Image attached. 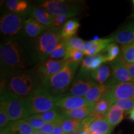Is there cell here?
I'll use <instances>...</instances> for the list:
<instances>
[{"label":"cell","mask_w":134,"mask_h":134,"mask_svg":"<svg viewBox=\"0 0 134 134\" xmlns=\"http://www.w3.org/2000/svg\"><path fill=\"white\" fill-rule=\"evenodd\" d=\"M31 39L26 37H11L1 42L0 46L1 79L39 64Z\"/></svg>","instance_id":"1"},{"label":"cell","mask_w":134,"mask_h":134,"mask_svg":"<svg viewBox=\"0 0 134 134\" xmlns=\"http://www.w3.org/2000/svg\"><path fill=\"white\" fill-rule=\"evenodd\" d=\"M37 67L1 79V92H8L23 98L29 97L41 86L42 81L37 72Z\"/></svg>","instance_id":"2"},{"label":"cell","mask_w":134,"mask_h":134,"mask_svg":"<svg viewBox=\"0 0 134 134\" xmlns=\"http://www.w3.org/2000/svg\"><path fill=\"white\" fill-rule=\"evenodd\" d=\"M80 63L68 62L59 72L42 81L41 86L56 98H62L70 90Z\"/></svg>","instance_id":"3"},{"label":"cell","mask_w":134,"mask_h":134,"mask_svg":"<svg viewBox=\"0 0 134 134\" xmlns=\"http://www.w3.org/2000/svg\"><path fill=\"white\" fill-rule=\"evenodd\" d=\"M59 99L52 96L47 90L41 86L29 97L25 98L27 117L52 109L56 107Z\"/></svg>","instance_id":"4"},{"label":"cell","mask_w":134,"mask_h":134,"mask_svg":"<svg viewBox=\"0 0 134 134\" xmlns=\"http://www.w3.org/2000/svg\"><path fill=\"white\" fill-rule=\"evenodd\" d=\"M62 41L61 29L50 28L32 40L34 49L39 63L49 58L50 55Z\"/></svg>","instance_id":"5"},{"label":"cell","mask_w":134,"mask_h":134,"mask_svg":"<svg viewBox=\"0 0 134 134\" xmlns=\"http://www.w3.org/2000/svg\"><path fill=\"white\" fill-rule=\"evenodd\" d=\"M0 106L5 109L10 122L21 120L27 117L25 98L8 92H1Z\"/></svg>","instance_id":"6"},{"label":"cell","mask_w":134,"mask_h":134,"mask_svg":"<svg viewBox=\"0 0 134 134\" xmlns=\"http://www.w3.org/2000/svg\"><path fill=\"white\" fill-rule=\"evenodd\" d=\"M41 7L46 9L53 16L66 15L73 18L80 14L82 11V6L77 3L63 0H48L43 1Z\"/></svg>","instance_id":"7"},{"label":"cell","mask_w":134,"mask_h":134,"mask_svg":"<svg viewBox=\"0 0 134 134\" xmlns=\"http://www.w3.org/2000/svg\"><path fill=\"white\" fill-rule=\"evenodd\" d=\"M90 72L80 68L75 77L71 88L65 96L71 95L80 97L86 96L88 91L98 84L91 78Z\"/></svg>","instance_id":"8"},{"label":"cell","mask_w":134,"mask_h":134,"mask_svg":"<svg viewBox=\"0 0 134 134\" xmlns=\"http://www.w3.org/2000/svg\"><path fill=\"white\" fill-rule=\"evenodd\" d=\"M24 21L23 16L15 13H7L1 17L0 30L8 37H16L24 29Z\"/></svg>","instance_id":"9"},{"label":"cell","mask_w":134,"mask_h":134,"mask_svg":"<svg viewBox=\"0 0 134 134\" xmlns=\"http://www.w3.org/2000/svg\"><path fill=\"white\" fill-rule=\"evenodd\" d=\"M125 63L120 53L116 59L110 63L112 74L110 80L107 83L110 86L117 83L134 82V80L125 66Z\"/></svg>","instance_id":"10"},{"label":"cell","mask_w":134,"mask_h":134,"mask_svg":"<svg viewBox=\"0 0 134 134\" xmlns=\"http://www.w3.org/2000/svg\"><path fill=\"white\" fill-rule=\"evenodd\" d=\"M68 62L66 60L48 59L39 63L37 67V72L41 81L48 79L64 68Z\"/></svg>","instance_id":"11"},{"label":"cell","mask_w":134,"mask_h":134,"mask_svg":"<svg viewBox=\"0 0 134 134\" xmlns=\"http://www.w3.org/2000/svg\"><path fill=\"white\" fill-rule=\"evenodd\" d=\"M81 125L90 134H111L113 130L105 118L96 119L90 115L82 120Z\"/></svg>","instance_id":"12"},{"label":"cell","mask_w":134,"mask_h":134,"mask_svg":"<svg viewBox=\"0 0 134 134\" xmlns=\"http://www.w3.org/2000/svg\"><path fill=\"white\" fill-rule=\"evenodd\" d=\"M108 95L115 102L116 100L134 99V82L115 84L110 86Z\"/></svg>","instance_id":"13"},{"label":"cell","mask_w":134,"mask_h":134,"mask_svg":"<svg viewBox=\"0 0 134 134\" xmlns=\"http://www.w3.org/2000/svg\"><path fill=\"white\" fill-rule=\"evenodd\" d=\"M87 106H94V105L88 103L83 97L71 95L60 98L56 105V107L62 110H73Z\"/></svg>","instance_id":"14"},{"label":"cell","mask_w":134,"mask_h":134,"mask_svg":"<svg viewBox=\"0 0 134 134\" xmlns=\"http://www.w3.org/2000/svg\"><path fill=\"white\" fill-rule=\"evenodd\" d=\"M115 42L122 45L134 43V24L133 23L122 27L113 36Z\"/></svg>","instance_id":"15"},{"label":"cell","mask_w":134,"mask_h":134,"mask_svg":"<svg viewBox=\"0 0 134 134\" xmlns=\"http://www.w3.org/2000/svg\"><path fill=\"white\" fill-rule=\"evenodd\" d=\"M29 14L31 18H33L39 24L46 27L47 29L52 27L53 16L44 8L34 6L30 9Z\"/></svg>","instance_id":"16"},{"label":"cell","mask_w":134,"mask_h":134,"mask_svg":"<svg viewBox=\"0 0 134 134\" xmlns=\"http://www.w3.org/2000/svg\"><path fill=\"white\" fill-rule=\"evenodd\" d=\"M47 29L31 17L24 21L23 31L26 37L29 39H34Z\"/></svg>","instance_id":"17"},{"label":"cell","mask_w":134,"mask_h":134,"mask_svg":"<svg viewBox=\"0 0 134 134\" xmlns=\"http://www.w3.org/2000/svg\"><path fill=\"white\" fill-rule=\"evenodd\" d=\"M114 101L108 94L94 105L93 110L90 116L96 119H105L107 113L113 105Z\"/></svg>","instance_id":"18"},{"label":"cell","mask_w":134,"mask_h":134,"mask_svg":"<svg viewBox=\"0 0 134 134\" xmlns=\"http://www.w3.org/2000/svg\"><path fill=\"white\" fill-rule=\"evenodd\" d=\"M110 86L108 84L98 85L93 86L85 96V99L90 104L95 105L102 98L106 96L110 91Z\"/></svg>","instance_id":"19"},{"label":"cell","mask_w":134,"mask_h":134,"mask_svg":"<svg viewBox=\"0 0 134 134\" xmlns=\"http://www.w3.org/2000/svg\"><path fill=\"white\" fill-rule=\"evenodd\" d=\"M6 128L12 134H32L34 131V129L25 119L10 122Z\"/></svg>","instance_id":"20"},{"label":"cell","mask_w":134,"mask_h":134,"mask_svg":"<svg viewBox=\"0 0 134 134\" xmlns=\"http://www.w3.org/2000/svg\"><path fill=\"white\" fill-rule=\"evenodd\" d=\"M93 108L94 106H87L73 110H62L65 118L73 119L82 121L91 115Z\"/></svg>","instance_id":"21"},{"label":"cell","mask_w":134,"mask_h":134,"mask_svg":"<svg viewBox=\"0 0 134 134\" xmlns=\"http://www.w3.org/2000/svg\"><path fill=\"white\" fill-rule=\"evenodd\" d=\"M103 63H105V58L103 53L94 56H88L82 60L81 68L91 71L100 67Z\"/></svg>","instance_id":"22"},{"label":"cell","mask_w":134,"mask_h":134,"mask_svg":"<svg viewBox=\"0 0 134 134\" xmlns=\"http://www.w3.org/2000/svg\"><path fill=\"white\" fill-rule=\"evenodd\" d=\"M125 111L118 105L114 104L107 113L105 119L114 129L118 125L124 118Z\"/></svg>","instance_id":"23"},{"label":"cell","mask_w":134,"mask_h":134,"mask_svg":"<svg viewBox=\"0 0 134 134\" xmlns=\"http://www.w3.org/2000/svg\"><path fill=\"white\" fill-rule=\"evenodd\" d=\"M90 74L91 78L98 85H104L105 82L110 78V67L106 65H101L96 70L91 71Z\"/></svg>","instance_id":"24"},{"label":"cell","mask_w":134,"mask_h":134,"mask_svg":"<svg viewBox=\"0 0 134 134\" xmlns=\"http://www.w3.org/2000/svg\"><path fill=\"white\" fill-rule=\"evenodd\" d=\"M6 7L13 13L22 16L24 13L30 11L29 3L24 0H8L6 3Z\"/></svg>","instance_id":"25"},{"label":"cell","mask_w":134,"mask_h":134,"mask_svg":"<svg viewBox=\"0 0 134 134\" xmlns=\"http://www.w3.org/2000/svg\"><path fill=\"white\" fill-rule=\"evenodd\" d=\"M80 26L79 21L76 19H70L67 21L61 29V37L62 40H67L73 37L78 32Z\"/></svg>","instance_id":"26"},{"label":"cell","mask_w":134,"mask_h":134,"mask_svg":"<svg viewBox=\"0 0 134 134\" xmlns=\"http://www.w3.org/2000/svg\"><path fill=\"white\" fill-rule=\"evenodd\" d=\"M113 42H114L113 37L108 38H100L90 50L85 51L83 53L87 56H94L99 54L100 52H103L110 43Z\"/></svg>","instance_id":"27"},{"label":"cell","mask_w":134,"mask_h":134,"mask_svg":"<svg viewBox=\"0 0 134 134\" xmlns=\"http://www.w3.org/2000/svg\"><path fill=\"white\" fill-rule=\"evenodd\" d=\"M37 115L46 123L60 122L65 118L63 115L62 110L57 107H55L52 109L47 111L46 113L39 114Z\"/></svg>","instance_id":"28"},{"label":"cell","mask_w":134,"mask_h":134,"mask_svg":"<svg viewBox=\"0 0 134 134\" xmlns=\"http://www.w3.org/2000/svg\"><path fill=\"white\" fill-rule=\"evenodd\" d=\"M120 48L116 43H110L103 52V55L105 58V62H112L119 56Z\"/></svg>","instance_id":"29"},{"label":"cell","mask_w":134,"mask_h":134,"mask_svg":"<svg viewBox=\"0 0 134 134\" xmlns=\"http://www.w3.org/2000/svg\"><path fill=\"white\" fill-rule=\"evenodd\" d=\"M81 120L73 119L64 118L61 122V125L65 133H69L76 131L80 128L81 124Z\"/></svg>","instance_id":"30"},{"label":"cell","mask_w":134,"mask_h":134,"mask_svg":"<svg viewBox=\"0 0 134 134\" xmlns=\"http://www.w3.org/2000/svg\"><path fill=\"white\" fill-rule=\"evenodd\" d=\"M84 53L80 50L74 48H67L66 55L64 59L68 62H72L76 63H80L83 60Z\"/></svg>","instance_id":"31"},{"label":"cell","mask_w":134,"mask_h":134,"mask_svg":"<svg viewBox=\"0 0 134 134\" xmlns=\"http://www.w3.org/2000/svg\"><path fill=\"white\" fill-rule=\"evenodd\" d=\"M120 55L127 63H134V43L122 45Z\"/></svg>","instance_id":"32"},{"label":"cell","mask_w":134,"mask_h":134,"mask_svg":"<svg viewBox=\"0 0 134 134\" xmlns=\"http://www.w3.org/2000/svg\"><path fill=\"white\" fill-rule=\"evenodd\" d=\"M67 50V46L65 41L62 40L58 43L53 52L50 55L49 58L53 60L63 59L66 55Z\"/></svg>","instance_id":"33"},{"label":"cell","mask_w":134,"mask_h":134,"mask_svg":"<svg viewBox=\"0 0 134 134\" xmlns=\"http://www.w3.org/2000/svg\"><path fill=\"white\" fill-rule=\"evenodd\" d=\"M66 43L67 48H74V49L80 50L83 52L85 50V43L86 42L84 41L81 38L77 37H73L67 40H63Z\"/></svg>","instance_id":"34"},{"label":"cell","mask_w":134,"mask_h":134,"mask_svg":"<svg viewBox=\"0 0 134 134\" xmlns=\"http://www.w3.org/2000/svg\"><path fill=\"white\" fill-rule=\"evenodd\" d=\"M25 120L27 121L28 123L31 125L34 130H38L46 124L37 114L31 115L26 118Z\"/></svg>","instance_id":"35"},{"label":"cell","mask_w":134,"mask_h":134,"mask_svg":"<svg viewBox=\"0 0 134 134\" xmlns=\"http://www.w3.org/2000/svg\"><path fill=\"white\" fill-rule=\"evenodd\" d=\"M114 104L118 105L125 113H130L134 109V99H133L116 100Z\"/></svg>","instance_id":"36"},{"label":"cell","mask_w":134,"mask_h":134,"mask_svg":"<svg viewBox=\"0 0 134 134\" xmlns=\"http://www.w3.org/2000/svg\"><path fill=\"white\" fill-rule=\"evenodd\" d=\"M70 16L66 15L62 16H57L53 17V24L52 27L53 29H60L62 26H63L67 21H69Z\"/></svg>","instance_id":"37"},{"label":"cell","mask_w":134,"mask_h":134,"mask_svg":"<svg viewBox=\"0 0 134 134\" xmlns=\"http://www.w3.org/2000/svg\"><path fill=\"white\" fill-rule=\"evenodd\" d=\"M10 123V120L7 113L3 107L0 106V129H4Z\"/></svg>","instance_id":"38"},{"label":"cell","mask_w":134,"mask_h":134,"mask_svg":"<svg viewBox=\"0 0 134 134\" xmlns=\"http://www.w3.org/2000/svg\"><path fill=\"white\" fill-rule=\"evenodd\" d=\"M52 122V123H46L39 130L42 134H53L57 125L60 122Z\"/></svg>","instance_id":"39"},{"label":"cell","mask_w":134,"mask_h":134,"mask_svg":"<svg viewBox=\"0 0 134 134\" xmlns=\"http://www.w3.org/2000/svg\"><path fill=\"white\" fill-rule=\"evenodd\" d=\"M125 66L127 67V70L129 71L130 75L132 77V78L134 80V63H125Z\"/></svg>","instance_id":"40"},{"label":"cell","mask_w":134,"mask_h":134,"mask_svg":"<svg viewBox=\"0 0 134 134\" xmlns=\"http://www.w3.org/2000/svg\"><path fill=\"white\" fill-rule=\"evenodd\" d=\"M53 134H66L65 133V132L63 131L62 127L61 122L58 123L56 127H55Z\"/></svg>","instance_id":"41"},{"label":"cell","mask_w":134,"mask_h":134,"mask_svg":"<svg viewBox=\"0 0 134 134\" xmlns=\"http://www.w3.org/2000/svg\"><path fill=\"white\" fill-rule=\"evenodd\" d=\"M0 134H12V133H11L7 128H5L4 129L1 130V131H0Z\"/></svg>","instance_id":"42"},{"label":"cell","mask_w":134,"mask_h":134,"mask_svg":"<svg viewBox=\"0 0 134 134\" xmlns=\"http://www.w3.org/2000/svg\"><path fill=\"white\" fill-rule=\"evenodd\" d=\"M82 129H83V127H82V125L81 124V125H80V128L78 129L77 130H76V131L71 132V133H66V134H80V133H81V132Z\"/></svg>","instance_id":"43"},{"label":"cell","mask_w":134,"mask_h":134,"mask_svg":"<svg viewBox=\"0 0 134 134\" xmlns=\"http://www.w3.org/2000/svg\"><path fill=\"white\" fill-rule=\"evenodd\" d=\"M129 119L130 120H133V121H134V109L130 113Z\"/></svg>","instance_id":"44"},{"label":"cell","mask_w":134,"mask_h":134,"mask_svg":"<svg viewBox=\"0 0 134 134\" xmlns=\"http://www.w3.org/2000/svg\"><path fill=\"white\" fill-rule=\"evenodd\" d=\"M82 127H83V126H82ZM80 134H90V133L87 130L85 129H83H83H82L81 132V133H80Z\"/></svg>","instance_id":"45"},{"label":"cell","mask_w":134,"mask_h":134,"mask_svg":"<svg viewBox=\"0 0 134 134\" xmlns=\"http://www.w3.org/2000/svg\"><path fill=\"white\" fill-rule=\"evenodd\" d=\"M32 134H42V133L39 130H34Z\"/></svg>","instance_id":"46"},{"label":"cell","mask_w":134,"mask_h":134,"mask_svg":"<svg viewBox=\"0 0 134 134\" xmlns=\"http://www.w3.org/2000/svg\"><path fill=\"white\" fill-rule=\"evenodd\" d=\"M99 39H100V38L98 36H94L93 38V40H94V41H98V40H99Z\"/></svg>","instance_id":"47"},{"label":"cell","mask_w":134,"mask_h":134,"mask_svg":"<svg viewBox=\"0 0 134 134\" xmlns=\"http://www.w3.org/2000/svg\"><path fill=\"white\" fill-rule=\"evenodd\" d=\"M133 4H134V0L133 1Z\"/></svg>","instance_id":"48"}]
</instances>
